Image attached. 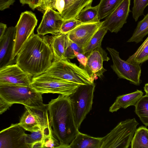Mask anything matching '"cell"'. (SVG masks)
<instances>
[{
    "instance_id": "cell-11",
    "label": "cell",
    "mask_w": 148,
    "mask_h": 148,
    "mask_svg": "<svg viewBox=\"0 0 148 148\" xmlns=\"http://www.w3.org/2000/svg\"><path fill=\"white\" fill-rule=\"evenodd\" d=\"M25 130L18 123L1 131L0 148H28L25 143Z\"/></svg>"
},
{
    "instance_id": "cell-18",
    "label": "cell",
    "mask_w": 148,
    "mask_h": 148,
    "mask_svg": "<svg viewBox=\"0 0 148 148\" xmlns=\"http://www.w3.org/2000/svg\"><path fill=\"white\" fill-rule=\"evenodd\" d=\"M93 0H64L65 6L61 16L64 20L76 18L86 7L91 5Z\"/></svg>"
},
{
    "instance_id": "cell-42",
    "label": "cell",
    "mask_w": 148,
    "mask_h": 148,
    "mask_svg": "<svg viewBox=\"0 0 148 148\" xmlns=\"http://www.w3.org/2000/svg\"><path fill=\"white\" fill-rule=\"evenodd\" d=\"M7 28L6 24L2 23H0V38L4 35Z\"/></svg>"
},
{
    "instance_id": "cell-43",
    "label": "cell",
    "mask_w": 148,
    "mask_h": 148,
    "mask_svg": "<svg viewBox=\"0 0 148 148\" xmlns=\"http://www.w3.org/2000/svg\"><path fill=\"white\" fill-rule=\"evenodd\" d=\"M42 148V142H38L32 144L30 148Z\"/></svg>"
},
{
    "instance_id": "cell-12",
    "label": "cell",
    "mask_w": 148,
    "mask_h": 148,
    "mask_svg": "<svg viewBox=\"0 0 148 148\" xmlns=\"http://www.w3.org/2000/svg\"><path fill=\"white\" fill-rule=\"evenodd\" d=\"M130 0H123L119 5L103 21L100 28H105L111 32L120 31L130 12Z\"/></svg>"
},
{
    "instance_id": "cell-3",
    "label": "cell",
    "mask_w": 148,
    "mask_h": 148,
    "mask_svg": "<svg viewBox=\"0 0 148 148\" xmlns=\"http://www.w3.org/2000/svg\"><path fill=\"white\" fill-rule=\"evenodd\" d=\"M42 94L30 86L0 84V97L12 104L19 103L30 107L43 105Z\"/></svg>"
},
{
    "instance_id": "cell-28",
    "label": "cell",
    "mask_w": 148,
    "mask_h": 148,
    "mask_svg": "<svg viewBox=\"0 0 148 148\" xmlns=\"http://www.w3.org/2000/svg\"><path fill=\"white\" fill-rule=\"evenodd\" d=\"M132 8V16L135 21L143 15L145 8L148 5V0H134Z\"/></svg>"
},
{
    "instance_id": "cell-15",
    "label": "cell",
    "mask_w": 148,
    "mask_h": 148,
    "mask_svg": "<svg viewBox=\"0 0 148 148\" xmlns=\"http://www.w3.org/2000/svg\"><path fill=\"white\" fill-rule=\"evenodd\" d=\"M103 23V21L82 23L67 34L68 38L83 49L100 28Z\"/></svg>"
},
{
    "instance_id": "cell-32",
    "label": "cell",
    "mask_w": 148,
    "mask_h": 148,
    "mask_svg": "<svg viewBox=\"0 0 148 148\" xmlns=\"http://www.w3.org/2000/svg\"><path fill=\"white\" fill-rule=\"evenodd\" d=\"M60 143L53 135L45 139L42 142V148H59Z\"/></svg>"
},
{
    "instance_id": "cell-9",
    "label": "cell",
    "mask_w": 148,
    "mask_h": 148,
    "mask_svg": "<svg viewBox=\"0 0 148 148\" xmlns=\"http://www.w3.org/2000/svg\"><path fill=\"white\" fill-rule=\"evenodd\" d=\"M38 20L33 13L26 11L22 12L15 26L16 34L12 55L14 60L24 44L34 33Z\"/></svg>"
},
{
    "instance_id": "cell-2",
    "label": "cell",
    "mask_w": 148,
    "mask_h": 148,
    "mask_svg": "<svg viewBox=\"0 0 148 148\" xmlns=\"http://www.w3.org/2000/svg\"><path fill=\"white\" fill-rule=\"evenodd\" d=\"M49 119L53 134L60 143L59 148H69L79 132L68 96L60 94L47 104Z\"/></svg>"
},
{
    "instance_id": "cell-20",
    "label": "cell",
    "mask_w": 148,
    "mask_h": 148,
    "mask_svg": "<svg viewBox=\"0 0 148 148\" xmlns=\"http://www.w3.org/2000/svg\"><path fill=\"white\" fill-rule=\"evenodd\" d=\"M101 138L94 137L78 132L69 148H101Z\"/></svg>"
},
{
    "instance_id": "cell-44",
    "label": "cell",
    "mask_w": 148,
    "mask_h": 148,
    "mask_svg": "<svg viewBox=\"0 0 148 148\" xmlns=\"http://www.w3.org/2000/svg\"><path fill=\"white\" fill-rule=\"evenodd\" d=\"M144 89L146 94L148 95V83L145 84L144 87Z\"/></svg>"
},
{
    "instance_id": "cell-34",
    "label": "cell",
    "mask_w": 148,
    "mask_h": 148,
    "mask_svg": "<svg viewBox=\"0 0 148 148\" xmlns=\"http://www.w3.org/2000/svg\"><path fill=\"white\" fill-rule=\"evenodd\" d=\"M51 1V0H39V6L37 9L44 14L47 8L50 7Z\"/></svg>"
},
{
    "instance_id": "cell-37",
    "label": "cell",
    "mask_w": 148,
    "mask_h": 148,
    "mask_svg": "<svg viewBox=\"0 0 148 148\" xmlns=\"http://www.w3.org/2000/svg\"><path fill=\"white\" fill-rule=\"evenodd\" d=\"M12 105L0 97V114L5 112Z\"/></svg>"
},
{
    "instance_id": "cell-39",
    "label": "cell",
    "mask_w": 148,
    "mask_h": 148,
    "mask_svg": "<svg viewBox=\"0 0 148 148\" xmlns=\"http://www.w3.org/2000/svg\"><path fill=\"white\" fill-rule=\"evenodd\" d=\"M65 56L66 58L68 59H73L76 57L74 51L70 46L69 41L66 49Z\"/></svg>"
},
{
    "instance_id": "cell-13",
    "label": "cell",
    "mask_w": 148,
    "mask_h": 148,
    "mask_svg": "<svg viewBox=\"0 0 148 148\" xmlns=\"http://www.w3.org/2000/svg\"><path fill=\"white\" fill-rule=\"evenodd\" d=\"M110 59L107 53L101 45L91 51L87 57L86 66L84 68L90 77L94 80L96 77H101L106 70L103 66L104 61Z\"/></svg>"
},
{
    "instance_id": "cell-40",
    "label": "cell",
    "mask_w": 148,
    "mask_h": 148,
    "mask_svg": "<svg viewBox=\"0 0 148 148\" xmlns=\"http://www.w3.org/2000/svg\"><path fill=\"white\" fill-rule=\"evenodd\" d=\"M69 44L74 51L83 53V49L77 44L69 40Z\"/></svg>"
},
{
    "instance_id": "cell-17",
    "label": "cell",
    "mask_w": 148,
    "mask_h": 148,
    "mask_svg": "<svg viewBox=\"0 0 148 148\" xmlns=\"http://www.w3.org/2000/svg\"><path fill=\"white\" fill-rule=\"evenodd\" d=\"M50 44L55 60L67 59L65 53L69 39L67 34H59L53 36H46Z\"/></svg>"
},
{
    "instance_id": "cell-27",
    "label": "cell",
    "mask_w": 148,
    "mask_h": 148,
    "mask_svg": "<svg viewBox=\"0 0 148 148\" xmlns=\"http://www.w3.org/2000/svg\"><path fill=\"white\" fill-rule=\"evenodd\" d=\"M108 30L106 28H100L83 48V53L87 57L91 51L101 45V42Z\"/></svg>"
},
{
    "instance_id": "cell-14",
    "label": "cell",
    "mask_w": 148,
    "mask_h": 148,
    "mask_svg": "<svg viewBox=\"0 0 148 148\" xmlns=\"http://www.w3.org/2000/svg\"><path fill=\"white\" fill-rule=\"evenodd\" d=\"M64 21L59 13L48 7L37 29L38 34L42 36L48 34L57 35L59 34Z\"/></svg>"
},
{
    "instance_id": "cell-30",
    "label": "cell",
    "mask_w": 148,
    "mask_h": 148,
    "mask_svg": "<svg viewBox=\"0 0 148 148\" xmlns=\"http://www.w3.org/2000/svg\"><path fill=\"white\" fill-rule=\"evenodd\" d=\"M82 24L76 18L64 20L59 34H67L79 25Z\"/></svg>"
},
{
    "instance_id": "cell-21",
    "label": "cell",
    "mask_w": 148,
    "mask_h": 148,
    "mask_svg": "<svg viewBox=\"0 0 148 148\" xmlns=\"http://www.w3.org/2000/svg\"><path fill=\"white\" fill-rule=\"evenodd\" d=\"M130 145L131 148H148V129L143 126L137 129Z\"/></svg>"
},
{
    "instance_id": "cell-29",
    "label": "cell",
    "mask_w": 148,
    "mask_h": 148,
    "mask_svg": "<svg viewBox=\"0 0 148 148\" xmlns=\"http://www.w3.org/2000/svg\"><path fill=\"white\" fill-rule=\"evenodd\" d=\"M44 138L43 133L41 130L32 132L30 134H26L25 143L28 148H30L32 144L38 142L42 141Z\"/></svg>"
},
{
    "instance_id": "cell-6",
    "label": "cell",
    "mask_w": 148,
    "mask_h": 148,
    "mask_svg": "<svg viewBox=\"0 0 148 148\" xmlns=\"http://www.w3.org/2000/svg\"><path fill=\"white\" fill-rule=\"evenodd\" d=\"M81 85L44 73L33 77L30 86L36 91L42 94L57 93L69 96Z\"/></svg>"
},
{
    "instance_id": "cell-16",
    "label": "cell",
    "mask_w": 148,
    "mask_h": 148,
    "mask_svg": "<svg viewBox=\"0 0 148 148\" xmlns=\"http://www.w3.org/2000/svg\"><path fill=\"white\" fill-rule=\"evenodd\" d=\"M16 34L15 27L7 28L0 38V68L12 64Z\"/></svg>"
},
{
    "instance_id": "cell-38",
    "label": "cell",
    "mask_w": 148,
    "mask_h": 148,
    "mask_svg": "<svg viewBox=\"0 0 148 148\" xmlns=\"http://www.w3.org/2000/svg\"><path fill=\"white\" fill-rule=\"evenodd\" d=\"M15 0H0V10H3L13 5Z\"/></svg>"
},
{
    "instance_id": "cell-24",
    "label": "cell",
    "mask_w": 148,
    "mask_h": 148,
    "mask_svg": "<svg viewBox=\"0 0 148 148\" xmlns=\"http://www.w3.org/2000/svg\"><path fill=\"white\" fill-rule=\"evenodd\" d=\"M26 110L21 116L19 124L26 130L33 132L40 130L32 113L27 106Z\"/></svg>"
},
{
    "instance_id": "cell-36",
    "label": "cell",
    "mask_w": 148,
    "mask_h": 148,
    "mask_svg": "<svg viewBox=\"0 0 148 148\" xmlns=\"http://www.w3.org/2000/svg\"><path fill=\"white\" fill-rule=\"evenodd\" d=\"M74 52L75 57L77 58L80 65L83 66L84 68L86 64L87 57L83 53L75 51H74Z\"/></svg>"
},
{
    "instance_id": "cell-5",
    "label": "cell",
    "mask_w": 148,
    "mask_h": 148,
    "mask_svg": "<svg viewBox=\"0 0 148 148\" xmlns=\"http://www.w3.org/2000/svg\"><path fill=\"white\" fill-rule=\"evenodd\" d=\"M138 124L134 118L121 121L101 138V148H128Z\"/></svg>"
},
{
    "instance_id": "cell-35",
    "label": "cell",
    "mask_w": 148,
    "mask_h": 148,
    "mask_svg": "<svg viewBox=\"0 0 148 148\" xmlns=\"http://www.w3.org/2000/svg\"><path fill=\"white\" fill-rule=\"evenodd\" d=\"M23 5L27 4L30 8L34 10L37 8L39 6V0H20Z\"/></svg>"
},
{
    "instance_id": "cell-33",
    "label": "cell",
    "mask_w": 148,
    "mask_h": 148,
    "mask_svg": "<svg viewBox=\"0 0 148 148\" xmlns=\"http://www.w3.org/2000/svg\"><path fill=\"white\" fill-rule=\"evenodd\" d=\"M65 4L64 0H51L50 7L61 14L64 9Z\"/></svg>"
},
{
    "instance_id": "cell-26",
    "label": "cell",
    "mask_w": 148,
    "mask_h": 148,
    "mask_svg": "<svg viewBox=\"0 0 148 148\" xmlns=\"http://www.w3.org/2000/svg\"><path fill=\"white\" fill-rule=\"evenodd\" d=\"M123 0H101L98 4V16L100 20L107 17Z\"/></svg>"
},
{
    "instance_id": "cell-25",
    "label": "cell",
    "mask_w": 148,
    "mask_h": 148,
    "mask_svg": "<svg viewBox=\"0 0 148 148\" xmlns=\"http://www.w3.org/2000/svg\"><path fill=\"white\" fill-rule=\"evenodd\" d=\"M134 112L146 126H148V95L143 96L135 105Z\"/></svg>"
},
{
    "instance_id": "cell-41",
    "label": "cell",
    "mask_w": 148,
    "mask_h": 148,
    "mask_svg": "<svg viewBox=\"0 0 148 148\" xmlns=\"http://www.w3.org/2000/svg\"><path fill=\"white\" fill-rule=\"evenodd\" d=\"M148 45V37L145 40L142 44L139 47L136 52L131 56L132 57H134L138 55L141 51Z\"/></svg>"
},
{
    "instance_id": "cell-10",
    "label": "cell",
    "mask_w": 148,
    "mask_h": 148,
    "mask_svg": "<svg viewBox=\"0 0 148 148\" xmlns=\"http://www.w3.org/2000/svg\"><path fill=\"white\" fill-rule=\"evenodd\" d=\"M32 77L16 63L0 68V84L30 86Z\"/></svg>"
},
{
    "instance_id": "cell-7",
    "label": "cell",
    "mask_w": 148,
    "mask_h": 148,
    "mask_svg": "<svg viewBox=\"0 0 148 148\" xmlns=\"http://www.w3.org/2000/svg\"><path fill=\"white\" fill-rule=\"evenodd\" d=\"M95 86L94 82L90 84L81 85L69 96L75 123L78 129L92 109Z\"/></svg>"
},
{
    "instance_id": "cell-4",
    "label": "cell",
    "mask_w": 148,
    "mask_h": 148,
    "mask_svg": "<svg viewBox=\"0 0 148 148\" xmlns=\"http://www.w3.org/2000/svg\"><path fill=\"white\" fill-rule=\"evenodd\" d=\"M50 75L80 85L93 84V79L84 69L69 59L55 60L45 73Z\"/></svg>"
},
{
    "instance_id": "cell-19",
    "label": "cell",
    "mask_w": 148,
    "mask_h": 148,
    "mask_svg": "<svg viewBox=\"0 0 148 148\" xmlns=\"http://www.w3.org/2000/svg\"><path fill=\"white\" fill-rule=\"evenodd\" d=\"M143 95L141 90H137L132 92L119 96L110 108L109 111L113 112L121 108L126 109L130 106H135Z\"/></svg>"
},
{
    "instance_id": "cell-23",
    "label": "cell",
    "mask_w": 148,
    "mask_h": 148,
    "mask_svg": "<svg viewBox=\"0 0 148 148\" xmlns=\"http://www.w3.org/2000/svg\"><path fill=\"white\" fill-rule=\"evenodd\" d=\"M148 34V13L142 20L138 23L132 36L127 42L139 43L142 41L143 38Z\"/></svg>"
},
{
    "instance_id": "cell-1",
    "label": "cell",
    "mask_w": 148,
    "mask_h": 148,
    "mask_svg": "<svg viewBox=\"0 0 148 148\" xmlns=\"http://www.w3.org/2000/svg\"><path fill=\"white\" fill-rule=\"evenodd\" d=\"M16 56V64L33 77L44 73L51 66L53 58L46 36L34 34L24 44Z\"/></svg>"
},
{
    "instance_id": "cell-31",
    "label": "cell",
    "mask_w": 148,
    "mask_h": 148,
    "mask_svg": "<svg viewBox=\"0 0 148 148\" xmlns=\"http://www.w3.org/2000/svg\"><path fill=\"white\" fill-rule=\"evenodd\" d=\"M148 60V45L138 55L134 57L131 56L126 60L130 63L139 64Z\"/></svg>"
},
{
    "instance_id": "cell-8",
    "label": "cell",
    "mask_w": 148,
    "mask_h": 148,
    "mask_svg": "<svg viewBox=\"0 0 148 148\" xmlns=\"http://www.w3.org/2000/svg\"><path fill=\"white\" fill-rule=\"evenodd\" d=\"M106 49L112 59L113 64L111 67L119 77L128 80L135 85H140L141 83L140 65L132 64L122 60L119 56V52L114 48L107 47Z\"/></svg>"
},
{
    "instance_id": "cell-22",
    "label": "cell",
    "mask_w": 148,
    "mask_h": 148,
    "mask_svg": "<svg viewBox=\"0 0 148 148\" xmlns=\"http://www.w3.org/2000/svg\"><path fill=\"white\" fill-rule=\"evenodd\" d=\"M98 5L95 6L86 7L79 13L76 19L82 23L100 22L98 16Z\"/></svg>"
}]
</instances>
